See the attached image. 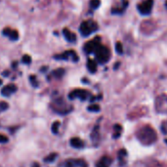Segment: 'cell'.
I'll return each mask as SVG.
<instances>
[{
	"instance_id": "6da1fadb",
	"label": "cell",
	"mask_w": 167,
	"mask_h": 167,
	"mask_svg": "<svg viewBox=\"0 0 167 167\" xmlns=\"http://www.w3.org/2000/svg\"><path fill=\"white\" fill-rule=\"evenodd\" d=\"M137 138L140 142L145 145H150L155 142L156 140V133L155 131L150 126H145L141 128L137 132Z\"/></svg>"
},
{
	"instance_id": "7a4b0ae2",
	"label": "cell",
	"mask_w": 167,
	"mask_h": 167,
	"mask_svg": "<svg viewBox=\"0 0 167 167\" xmlns=\"http://www.w3.org/2000/svg\"><path fill=\"white\" fill-rule=\"evenodd\" d=\"M98 25L97 23H95L94 21L89 20V21H85L80 25L79 27V31H80L81 35L84 37L89 36L90 34H92L93 32L96 31L98 29Z\"/></svg>"
},
{
	"instance_id": "3957f363",
	"label": "cell",
	"mask_w": 167,
	"mask_h": 167,
	"mask_svg": "<svg viewBox=\"0 0 167 167\" xmlns=\"http://www.w3.org/2000/svg\"><path fill=\"white\" fill-rule=\"evenodd\" d=\"M94 54L96 55L97 61H98L100 64H106L110 59V51L106 46L101 45Z\"/></svg>"
},
{
	"instance_id": "277c9868",
	"label": "cell",
	"mask_w": 167,
	"mask_h": 167,
	"mask_svg": "<svg viewBox=\"0 0 167 167\" xmlns=\"http://www.w3.org/2000/svg\"><path fill=\"white\" fill-rule=\"evenodd\" d=\"M100 46H101V37H95L93 40L89 41L84 45V52L86 54L95 53Z\"/></svg>"
},
{
	"instance_id": "5b68a950",
	"label": "cell",
	"mask_w": 167,
	"mask_h": 167,
	"mask_svg": "<svg viewBox=\"0 0 167 167\" xmlns=\"http://www.w3.org/2000/svg\"><path fill=\"white\" fill-rule=\"evenodd\" d=\"M153 0H146L145 2L139 4L137 6L138 11L142 15H144V16L150 15L151 12V9H153Z\"/></svg>"
},
{
	"instance_id": "8992f818",
	"label": "cell",
	"mask_w": 167,
	"mask_h": 167,
	"mask_svg": "<svg viewBox=\"0 0 167 167\" xmlns=\"http://www.w3.org/2000/svg\"><path fill=\"white\" fill-rule=\"evenodd\" d=\"M90 93L88 91H86V90L84 89H75L73 90V92H70L68 95V98L70 100H73L75 98H79L82 101H84V100H86L87 98L89 97Z\"/></svg>"
},
{
	"instance_id": "52a82bcc",
	"label": "cell",
	"mask_w": 167,
	"mask_h": 167,
	"mask_svg": "<svg viewBox=\"0 0 167 167\" xmlns=\"http://www.w3.org/2000/svg\"><path fill=\"white\" fill-rule=\"evenodd\" d=\"M54 59L56 60H65L68 61L69 59H71L73 62H77L78 61V57L76 55V53L73 50H69V51H66L63 54H59V55H56Z\"/></svg>"
},
{
	"instance_id": "ba28073f",
	"label": "cell",
	"mask_w": 167,
	"mask_h": 167,
	"mask_svg": "<svg viewBox=\"0 0 167 167\" xmlns=\"http://www.w3.org/2000/svg\"><path fill=\"white\" fill-rule=\"evenodd\" d=\"M65 167H87V164L82 159H68L66 161Z\"/></svg>"
},
{
	"instance_id": "9c48e42d",
	"label": "cell",
	"mask_w": 167,
	"mask_h": 167,
	"mask_svg": "<svg viewBox=\"0 0 167 167\" xmlns=\"http://www.w3.org/2000/svg\"><path fill=\"white\" fill-rule=\"evenodd\" d=\"M2 33H3V35H5V36H8L10 38V40H12V41H17L19 39V32H18L16 29L14 30V29H9V27H7V29H3Z\"/></svg>"
},
{
	"instance_id": "30bf717a",
	"label": "cell",
	"mask_w": 167,
	"mask_h": 167,
	"mask_svg": "<svg viewBox=\"0 0 167 167\" xmlns=\"http://www.w3.org/2000/svg\"><path fill=\"white\" fill-rule=\"evenodd\" d=\"M17 86L14 85V84H9L7 86H4L1 90V94L3 95L4 97H9L11 96L13 93L17 91Z\"/></svg>"
},
{
	"instance_id": "8fae6325",
	"label": "cell",
	"mask_w": 167,
	"mask_h": 167,
	"mask_svg": "<svg viewBox=\"0 0 167 167\" xmlns=\"http://www.w3.org/2000/svg\"><path fill=\"white\" fill-rule=\"evenodd\" d=\"M112 160L110 156H103L100 160L97 162L96 167H110Z\"/></svg>"
},
{
	"instance_id": "7c38bea8",
	"label": "cell",
	"mask_w": 167,
	"mask_h": 167,
	"mask_svg": "<svg viewBox=\"0 0 167 167\" xmlns=\"http://www.w3.org/2000/svg\"><path fill=\"white\" fill-rule=\"evenodd\" d=\"M63 34H64V36H65V38L68 41V42L73 43V42H75V41H76V35L71 31H69L68 29H63Z\"/></svg>"
},
{
	"instance_id": "4fadbf2b",
	"label": "cell",
	"mask_w": 167,
	"mask_h": 167,
	"mask_svg": "<svg viewBox=\"0 0 167 167\" xmlns=\"http://www.w3.org/2000/svg\"><path fill=\"white\" fill-rule=\"evenodd\" d=\"M70 145L71 147L75 148V149H81L84 147V142L77 137L75 138H71L70 139Z\"/></svg>"
},
{
	"instance_id": "5bb4252c",
	"label": "cell",
	"mask_w": 167,
	"mask_h": 167,
	"mask_svg": "<svg viewBox=\"0 0 167 167\" xmlns=\"http://www.w3.org/2000/svg\"><path fill=\"white\" fill-rule=\"evenodd\" d=\"M87 68L91 73H95L97 70V64L93 60H88L87 61Z\"/></svg>"
},
{
	"instance_id": "9a60e30c",
	"label": "cell",
	"mask_w": 167,
	"mask_h": 167,
	"mask_svg": "<svg viewBox=\"0 0 167 167\" xmlns=\"http://www.w3.org/2000/svg\"><path fill=\"white\" fill-rule=\"evenodd\" d=\"M99 125H96L93 130V132H92L91 134V138H92V141H93L94 144H98V140L97 139H99Z\"/></svg>"
},
{
	"instance_id": "2e32d148",
	"label": "cell",
	"mask_w": 167,
	"mask_h": 167,
	"mask_svg": "<svg viewBox=\"0 0 167 167\" xmlns=\"http://www.w3.org/2000/svg\"><path fill=\"white\" fill-rule=\"evenodd\" d=\"M114 139H117L120 137V135H121L122 133V127L120 126V125L118 124H115L114 126Z\"/></svg>"
},
{
	"instance_id": "e0dca14e",
	"label": "cell",
	"mask_w": 167,
	"mask_h": 167,
	"mask_svg": "<svg viewBox=\"0 0 167 167\" xmlns=\"http://www.w3.org/2000/svg\"><path fill=\"white\" fill-rule=\"evenodd\" d=\"M58 157V155L56 153H50L49 155H47L46 157H44V162L46 163H51V162H54L55 159Z\"/></svg>"
},
{
	"instance_id": "ac0fdd59",
	"label": "cell",
	"mask_w": 167,
	"mask_h": 167,
	"mask_svg": "<svg viewBox=\"0 0 167 167\" xmlns=\"http://www.w3.org/2000/svg\"><path fill=\"white\" fill-rule=\"evenodd\" d=\"M64 74H65V69H64V68H58V69H56V70H54L52 73V75L55 78H61Z\"/></svg>"
},
{
	"instance_id": "d6986e66",
	"label": "cell",
	"mask_w": 167,
	"mask_h": 167,
	"mask_svg": "<svg viewBox=\"0 0 167 167\" xmlns=\"http://www.w3.org/2000/svg\"><path fill=\"white\" fill-rule=\"evenodd\" d=\"M61 125V122L60 121H55L52 124V127H51V130H52V133L53 134H58L59 132V127H60Z\"/></svg>"
},
{
	"instance_id": "ffe728a7",
	"label": "cell",
	"mask_w": 167,
	"mask_h": 167,
	"mask_svg": "<svg viewBox=\"0 0 167 167\" xmlns=\"http://www.w3.org/2000/svg\"><path fill=\"white\" fill-rule=\"evenodd\" d=\"M100 4H101L100 0H91V1H90V7H91L92 9H97L100 6Z\"/></svg>"
},
{
	"instance_id": "44dd1931",
	"label": "cell",
	"mask_w": 167,
	"mask_h": 167,
	"mask_svg": "<svg viewBox=\"0 0 167 167\" xmlns=\"http://www.w3.org/2000/svg\"><path fill=\"white\" fill-rule=\"evenodd\" d=\"M29 81H30V83H31V85L33 87H38V82L36 80L35 75H30L29 76Z\"/></svg>"
},
{
	"instance_id": "7402d4cb",
	"label": "cell",
	"mask_w": 167,
	"mask_h": 167,
	"mask_svg": "<svg viewBox=\"0 0 167 167\" xmlns=\"http://www.w3.org/2000/svg\"><path fill=\"white\" fill-rule=\"evenodd\" d=\"M115 50H116V52L119 54V55L123 54V47H122V44L120 42L116 43V45H115Z\"/></svg>"
},
{
	"instance_id": "603a6c76",
	"label": "cell",
	"mask_w": 167,
	"mask_h": 167,
	"mask_svg": "<svg viewBox=\"0 0 167 167\" xmlns=\"http://www.w3.org/2000/svg\"><path fill=\"white\" fill-rule=\"evenodd\" d=\"M22 62L24 64H25V65H29V64H30V62H31V58H30L29 55H25V56H23Z\"/></svg>"
},
{
	"instance_id": "cb8c5ba5",
	"label": "cell",
	"mask_w": 167,
	"mask_h": 167,
	"mask_svg": "<svg viewBox=\"0 0 167 167\" xmlns=\"http://www.w3.org/2000/svg\"><path fill=\"white\" fill-rule=\"evenodd\" d=\"M88 110L89 112H99L100 110V106L99 105H92V106L88 107Z\"/></svg>"
},
{
	"instance_id": "d4e9b609",
	"label": "cell",
	"mask_w": 167,
	"mask_h": 167,
	"mask_svg": "<svg viewBox=\"0 0 167 167\" xmlns=\"http://www.w3.org/2000/svg\"><path fill=\"white\" fill-rule=\"evenodd\" d=\"M9 107V105L6 102H0V110H6Z\"/></svg>"
},
{
	"instance_id": "484cf974",
	"label": "cell",
	"mask_w": 167,
	"mask_h": 167,
	"mask_svg": "<svg viewBox=\"0 0 167 167\" xmlns=\"http://www.w3.org/2000/svg\"><path fill=\"white\" fill-rule=\"evenodd\" d=\"M9 141L8 137H6L3 134H0V144H3V143H7Z\"/></svg>"
},
{
	"instance_id": "4316f807",
	"label": "cell",
	"mask_w": 167,
	"mask_h": 167,
	"mask_svg": "<svg viewBox=\"0 0 167 167\" xmlns=\"http://www.w3.org/2000/svg\"><path fill=\"white\" fill-rule=\"evenodd\" d=\"M31 167H40V165H39V163H38V162H34V163H32Z\"/></svg>"
},
{
	"instance_id": "83f0119b",
	"label": "cell",
	"mask_w": 167,
	"mask_h": 167,
	"mask_svg": "<svg viewBox=\"0 0 167 167\" xmlns=\"http://www.w3.org/2000/svg\"><path fill=\"white\" fill-rule=\"evenodd\" d=\"M3 75H4V76L9 75V73H8V71H5V73H3Z\"/></svg>"
},
{
	"instance_id": "f1b7e54d",
	"label": "cell",
	"mask_w": 167,
	"mask_h": 167,
	"mask_svg": "<svg viewBox=\"0 0 167 167\" xmlns=\"http://www.w3.org/2000/svg\"><path fill=\"white\" fill-rule=\"evenodd\" d=\"M2 82H3V81H2V79H0V85L2 84Z\"/></svg>"
},
{
	"instance_id": "f546056e",
	"label": "cell",
	"mask_w": 167,
	"mask_h": 167,
	"mask_svg": "<svg viewBox=\"0 0 167 167\" xmlns=\"http://www.w3.org/2000/svg\"><path fill=\"white\" fill-rule=\"evenodd\" d=\"M165 7H166V8H167V1H166V3H165Z\"/></svg>"
},
{
	"instance_id": "4dcf8cb0",
	"label": "cell",
	"mask_w": 167,
	"mask_h": 167,
	"mask_svg": "<svg viewBox=\"0 0 167 167\" xmlns=\"http://www.w3.org/2000/svg\"><path fill=\"white\" fill-rule=\"evenodd\" d=\"M165 143H166V144H167V140H165Z\"/></svg>"
}]
</instances>
